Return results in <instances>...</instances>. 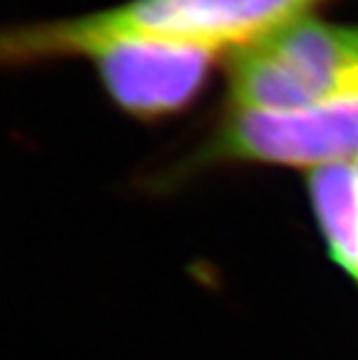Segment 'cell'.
Wrapping results in <instances>:
<instances>
[{
  "mask_svg": "<svg viewBox=\"0 0 358 360\" xmlns=\"http://www.w3.org/2000/svg\"><path fill=\"white\" fill-rule=\"evenodd\" d=\"M259 162L300 169L358 162V93L294 110L229 108L190 167Z\"/></svg>",
  "mask_w": 358,
  "mask_h": 360,
  "instance_id": "3",
  "label": "cell"
},
{
  "mask_svg": "<svg viewBox=\"0 0 358 360\" xmlns=\"http://www.w3.org/2000/svg\"><path fill=\"white\" fill-rule=\"evenodd\" d=\"M216 54L199 44L127 35L82 39L65 52L89 56L115 104L139 119L184 110L203 91Z\"/></svg>",
  "mask_w": 358,
  "mask_h": 360,
  "instance_id": "4",
  "label": "cell"
},
{
  "mask_svg": "<svg viewBox=\"0 0 358 360\" xmlns=\"http://www.w3.org/2000/svg\"><path fill=\"white\" fill-rule=\"evenodd\" d=\"M358 93V26L298 18L229 56L234 108L294 110Z\"/></svg>",
  "mask_w": 358,
  "mask_h": 360,
  "instance_id": "2",
  "label": "cell"
},
{
  "mask_svg": "<svg viewBox=\"0 0 358 360\" xmlns=\"http://www.w3.org/2000/svg\"><path fill=\"white\" fill-rule=\"evenodd\" d=\"M309 194L328 255L358 278V169L352 162L315 169Z\"/></svg>",
  "mask_w": 358,
  "mask_h": 360,
  "instance_id": "5",
  "label": "cell"
},
{
  "mask_svg": "<svg viewBox=\"0 0 358 360\" xmlns=\"http://www.w3.org/2000/svg\"><path fill=\"white\" fill-rule=\"evenodd\" d=\"M317 3L321 0H129L100 13L7 30L0 48L5 63L15 65L60 58L82 39L115 35L240 48L305 18Z\"/></svg>",
  "mask_w": 358,
  "mask_h": 360,
  "instance_id": "1",
  "label": "cell"
}]
</instances>
